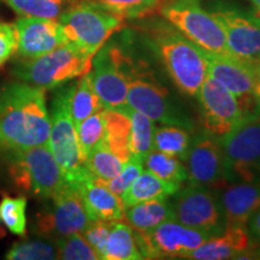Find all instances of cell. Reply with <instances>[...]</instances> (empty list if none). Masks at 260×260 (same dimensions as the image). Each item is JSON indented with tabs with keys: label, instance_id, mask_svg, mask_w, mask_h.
<instances>
[{
	"label": "cell",
	"instance_id": "cell-1",
	"mask_svg": "<svg viewBox=\"0 0 260 260\" xmlns=\"http://www.w3.org/2000/svg\"><path fill=\"white\" fill-rule=\"evenodd\" d=\"M50 132L46 89L23 81L0 87V151L48 145Z\"/></svg>",
	"mask_w": 260,
	"mask_h": 260
},
{
	"label": "cell",
	"instance_id": "cell-2",
	"mask_svg": "<svg viewBox=\"0 0 260 260\" xmlns=\"http://www.w3.org/2000/svg\"><path fill=\"white\" fill-rule=\"evenodd\" d=\"M152 44L178 89L187 95L198 96L209 76L205 52L180 31L169 27L157 29Z\"/></svg>",
	"mask_w": 260,
	"mask_h": 260
},
{
	"label": "cell",
	"instance_id": "cell-3",
	"mask_svg": "<svg viewBox=\"0 0 260 260\" xmlns=\"http://www.w3.org/2000/svg\"><path fill=\"white\" fill-rule=\"evenodd\" d=\"M5 155L12 183L37 199H51L68 183L48 145L6 152Z\"/></svg>",
	"mask_w": 260,
	"mask_h": 260
},
{
	"label": "cell",
	"instance_id": "cell-4",
	"mask_svg": "<svg viewBox=\"0 0 260 260\" xmlns=\"http://www.w3.org/2000/svg\"><path fill=\"white\" fill-rule=\"evenodd\" d=\"M59 23L68 42L94 57L113 32L124 25V18L89 0H81L60 14Z\"/></svg>",
	"mask_w": 260,
	"mask_h": 260
},
{
	"label": "cell",
	"instance_id": "cell-5",
	"mask_svg": "<svg viewBox=\"0 0 260 260\" xmlns=\"http://www.w3.org/2000/svg\"><path fill=\"white\" fill-rule=\"evenodd\" d=\"M92 60L93 57L67 42L44 56L18 61L12 74L25 83L54 89L90 71Z\"/></svg>",
	"mask_w": 260,
	"mask_h": 260
},
{
	"label": "cell",
	"instance_id": "cell-6",
	"mask_svg": "<svg viewBox=\"0 0 260 260\" xmlns=\"http://www.w3.org/2000/svg\"><path fill=\"white\" fill-rule=\"evenodd\" d=\"M73 86L58 90L52 99L51 132L48 146L63 172L65 181L76 188L89 171L80 153L76 128L70 112V94Z\"/></svg>",
	"mask_w": 260,
	"mask_h": 260
},
{
	"label": "cell",
	"instance_id": "cell-7",
	"mask_svg": "<svg viewBox=\"0 0 260 260\" xmlns=\"http://www.w3.org/2000/svg\"><path fill=\"white\" fill-rule=\"evenodd\" d=\"M160 14L172 27L207 53L233 56L225 34L211 12L203 9L200 0H172L161 6Z\"/></svg>",
	"mask_w": 260,
	"mask_h": 260
},
{
	"label": "cell",
	"instance_id": "cell-8",
	"mask_svg": "<svg viewBox=\"0 0 260 260\" xmlns=\"http://www.w3.org/2000/svg\"><path fill=\"white\" fill-rule=\"evenodd\" d=\"M219 140L228 183L255 182L260 176V113L246 117Z\"/></svg>",
	"mask_w": 260,
	"mask_h": 260
},
{
	"label": "cell",
	"instance_id": "cell-9",
	"mask_svg": "<svg viewBox=\"0 0 260 260\" xmlns=\"http://www.w3.org/2000/svg\"><path fill=\"white\" fill-rule=\"evenodd\" d=\"M47 201L32 223V232L38 236L57 241L61 237L82 233L90 223L79 190L71 184H65Z\"/></svg>",
	"mask_w": 260,
	"mask_h": 260
},
{
	"label": "cell",
	"instance_id": "cell-10",
	"mask_svg": "<svg viewBox=\"0 0 260 260\" xmlns=\"http://www.w3.org/2000/svg\"><path fill=\"white\" fill-rule=\"evenodd\" d=\"M205 52V51H204ZM209 76L225 87L236 98L246 116L260 113V73L258 65L235 56L205 52Z\"/></svg>",
	"mask_w": 260,
	"mask_h": 260
},
{
	"label": "cell",
	"instance_id": "cell-11",
	"mask_svg": "<svg viewBox=\"0 0 260 260\" xmlns=\"http://www.w3.org/2000/svg\"><path fill=\"white\" fill-rule=\"evenodd\" d=\"M132 63L125 54L113 47H102L93 57L90 76L104 109L124 113L129 109L128 84Z\"/></svg>",
	"mask_w": 260,
	"mask_h": 260
},
{
	"label": "cell",
	"instance_id": "cell-12",
	"mask_svg": "<svg viewBox=\"0 0 260 260\" xmlns=\"http://www.w3.org/2000/svg\"><path fill=\"white\" fill-rule=\"evenodd\" d=\"M128 105L144 113L153 122L177 125L184 129L193 128L190 118L172 102L168 90L153 79L139 75L136 68H130L128 84Z\"/></svg>",
	"mask_w": 260,
	"mask_h": 260
},
{
	"label": "cell",
	"instance_id": "cell-13",
	"mask_svg": "<svg viewBox=\"0 0 260 260\" xmlns=\"http://www.w3.org/2000/svg\"><path fill=\"white\" fill-rule=\"evenodd\" d=\"M134 234L144 259L186 258L212 236L210 233L193 229L175 219L167 220L148 232Z\"/></svg>",
	"mask_w": 260,
	"mask_h": 260
},
{
	"label": "cell",
	"instance_id": "cell-14",
	"mask_svg": "<svg viewBox=\"0 0 260 260\" xmlns=\"http://www.w3.org/2000/svg\"><path fill=\"white\" fill-rule=\"evenodd\" d=\"M198 99L203 113L205 133L216 139L233 132L246 118L239 102L218 81L207 76Z\"/></svg>",
	"mask_w": 260,
	"mask_h": 260
},
{
	"label": "cell",
	"instance_id": "cell-15",
	"mask_svg": "<svg viewBox=\"0 0 260 260\" xmlns=\"http://www.w3.org/2000/svg\"><path fill=\"white\" fill-rule=\"evenodd\" d=\"M172 205L174 219L193 229L217 235L224 229L219 199L210 188L189 186L178 190Z\"/></svg>",
	"mask_w": 260,
	"mask_h": 260
},
{
	"label": "cell",
	"instance_id": "cell-16",
	"mask_svg": "<svg viewBox=\"0 0 260 260\" xmlns=\"http://www.w3.org/2000/svg\"><path fill=\"white\" fill-rule=\"evenodd\" d=\"M189 186L216 188L228 183L219 140L205 133L190 144L186 160Z\"/></svg>",
	"mask_w": 260,
	"mask_h": 260
},
{
	"label": "cell",
	"instance_id": "cell-17",
	"mask_svg": "<svg viewBox=\"0 0 260 260\" xmlns=\"http://www.w3.org/2000/svg\"><path fill=\"white\" fill-rule=\"evenodd\" d=\"M211 14L225 34L230 53L239 59L258 64L260 60V18L229 9L217 10Z\"/></svg>",
	"mask_w": 260,
	"mask_h": 260
},
{
	"label": "cell",
	"instance_id": "cell-18",
	"mask_svg": "<svg viewBox=\"0 0 260 260\" xmlns=\"http://www.w3.org/2000/svg\"><path fill=\"white\" fill-rule=\"evenodd\" d=\"M17 32V51L24 59L38 58L68 40L59 21L54 18L22 17L15 22Z\"/></svg>",
	"mask_w": 260,
	"mask_h": 260
},
{
	"label": "cell",
	"instance_id": "cell-19",
	"mask_svg": "<svg viewBox=\"0 0 260 260\" xmlns=\"http://www.w3.org/2000/svg\"><path fill=\"white\" fill-rule=\"evenodd\" d=\"M90 222H119L124 218L122 199L103 181L88 174L76 186Z\"/></svg>",
	"mask_w": 260,
	"mask_h": 260
},
{
	"label": "cell",
	"instance_id": "cell-20",
	"mask_svg": "<svg viewBox=\"0 0 260 260\" xmlns=\"http://www.w3.org/2000/svg\"><path fill=\"white\" fill-rule=\"evenodd\" d=\"M224 228H247L251 217L260 207V184L256 182L232 183L219 198Z\"/></svg>",
	"mask_w": 260,
	"mask_h": 260
},
{
	"label": "cell",
	"instance_id": "cell-21",
	"mask_svg": "<svg viewBox=\"0 0 260 260\" xmlns=\"http://www.w3.org/2000/svg\"><path fill=\"white\" fill-rule=\"evenodd\" d=\"M252 248V241L247 228L225 226L222 233L211 236L206 241L186 255V259L223 260L243 258Z\"/></svg>",
	"mask_w": 260,
	"mask_h": 260
},
{
	"label": "cell",
	"instance_id": "cell-22",
	"mask_svg": "<svg viewBox=\"0 0 260 260\" xmlns=\"http://www.w3.org/2000/svg\"><path fill=\"white\" fill-rule=\"evenodd\" d=\"M180 188L181 184L161 180L148 170L142 171L121 197L123 207L126 209L147 200L167 199L168 197L176 194Z\"/></svg>",
	"mask_w": 260,
	"mask_h": 260
},
{
	"label": "cell",
	"instance_id": "cell-23",
	"mask_svg": "<svg viewBox=\"0 0 260 260\" xmlns=\"http://www.w3.org/2000/svg\"><path fill=\"white\" fill-rule=\"evenodd\" d=\"M124 218L134 232L145 233L174 219V210L167 199H153L124 209Z\"/></svg>",
	"mask_w": 260,
	"mask_h": 260
},
{
	"label": "cell",
	"instance_id": "cell-24",
	"mask_svg": "<svg viewBox=\"0 0 260 260\" xmlns=\"http://www.w3.org/2000/svg\"><path fill=\"white\" fill-rule=\"evenodd\" d=\"M103 259L105 260H139L142 258L136 242L134 230L128 224L115 222L107 237Z\"/></svg>",
	"mask_w": 260,
	"mask_h": 260
},
{
	"label": "cell",
	"instance_id": "cell-25",
	"mask_svg": "<svg viewBox=\"0 0 260 260\" xmlns=\"http://www.w3.org/2000/svg\"><path fill=\"white\" fill-rule=\"evenodd\" d=\"M104 113H105V132L100 142L122 159L129 160L132 157L129 149V117L122 112L107 109H104Z\"/></svg>",
	"mask_w": 260,
	"mask_h": 260
},
{
	"label": "cell",
	"instance_id": "cell-26",
	"mask_svg": "<svg viewBox=\"0 0 260 260\" xmlns=\"http://www.w3.org/2000/svg\"><path fill=\"white\" fill-rule=\"evenodd\" d=\"M104 109L92 83V76L88 71L84 74L77 84H73L70 94V112L75 128L90 115Z\"/></svg>",
	"mask_w": 260,
	"mask_h": 260
},
{
	"label": "cell",
	"instance_id": "cell-27",
	"mask_svg": "<svg viewBox=\"0 0 260 260\" xmlns=\"http://www.w3.org/2000/svg\"><path fill=\"white\" fill-rule=\"evenodd\" d=\"M130 121V153L142 160L153 151V121L144 113L129 109L124 112Z\"/></svg>",
	"mask_w": 260,
	"mask_h": 260
},
{
	"label": "cell",
	"instance_id": "cell-28",
	"mask_svg": "<svg viewBox=\"0 0 260 260\" xmlns=\"http://www.w3.org/2000/svg\"><path fill=\"white\" fill-rule=\"evenodd\" d=\"M190 136L187 129L165 124L153 129V151L186 160L190 147Z\"/></svg>",
	"mask_w": 260,
	"mask_h": 260
},
{
	"label": "cell",
	"instance_id": "cell-29",
	"mask_svg": "<svg viewBox=\"0 0 260 260\" xmlns=\"http://www.w3.org/2000/svg\"><path fill=\"white\" fill-rule=\"evenodd\" d=\"M126 161L99 142L86 158L84 167L98 180L109 181L118 176Z\"/></svg>",
	"mask_w": 260,
	"mask_h": 260
},
{
	"label": "cell",
	"instance_id": "cell-30",
	"mask_svg": "<svg viewBox=\"0 0 260 260\" xmlns=\"http://www.w3.org/2000/svg\"><path fill=\"white\" fill-rule=\"evenodd\" d=\"M144 164L148 171L164 181L177 184H182L187 181L186 167L176 157H171L158 151H152L145 158Z\"/></svg>",
	"mask_w": 260,
	"mask_h": 260
},
{
	"label": "cell",
	"instance_id": "cell-31",
	"mask_svg": "<svg viewBox=\"0 0 260 260\" xmlns=\"http://www.w3.org/2000/svg\"><path fill=\"white\" fill-rule=\"evenodd\" d=\"M8 260H53L58 259L56 242L48 239H34L15 242L6 253Z\"/></svg>",
	"mask_w": 260,
	"mask_h": 260
},
{
	"label": "cell",
	"instance_id": "cell-32",
	"mask_svg": "<svg viewBox=\"0 0 260 260\" xmlns=\"http://www.w3.org/2000/svg\"><path fill=\"white\" fill-rule=\"evenodd\" d=\"M27 205L28 199L23 195H5L0 203V220L16 236H24L27 233Z\"/></svg>",
	"mask_w": 260,
	"mask_h": 260
},
{
	"label": "cell",
	"instance_id": "cell-33",
	"mask_svg": "<svg viewBox=\"0 0 260 260\" xmlns=\"http://www.w3.org/2000/svg\"><path fill=\"white\" fill-rule=\"evenodd\" d=\"M105 132V113L104 109L90 115L88 118L76 126L77 140H79L80 153L84 162L93 148L102 141Z\"/></svg>",
	"mask_w": 260,
	"mask_h": 260
},
{
	"label": "cell",
	"instance_id": "cell-34",
	"mask_svg": "<svg viewBox=\"0 0 260 260\" xmlns=\"http://www.w3.org/2000/svg\"><path fill=\"white\" fill-rule=\"evenodd\" d=\"M10 8L23 17L57 19L61 14L64 0H4Z\"/></svg>",
	"mask_w": 260,
	"mask_h": 260
},
{
	"label": "cell",
	"instance_id": "cell-35",
	"mask_svg": "<svg viewBox=\"0 0 260 260\" xmlns=\"http://www.w3.org/2000/svg\"><path fill=\"white\" fill-rule=\"evenodd\" d=\"M107 11L123 18H135L147 15L160 5L162 0H89Z\"/></svg>",
	"mask_w": 260,
	"mask_h": 260
},
{
	"label": "cell",
	"instance_id": "cell-36",
	"mask_svg": "<svg viewBox=\"0 0 260 260\" xmlns=\"http://www.w3.org/2000/svg\"><path fill=\"white\" fill-rule=\"evenodd\" d=\"M58 259L64 260H96L100 259L98 253L87 242L81 233L61 237L57 240Z\"/></svg>",
	"mask_w": 260,
	"mask_h": 260
},
{
	"label": "cell",
	"instance_id": "cell-37",
	"mask_svg": "<svg viewBox=\"0 0 260 260\" xmlns=\"http://www.w3.org/2000/svg\"><path fill=\"white\" fill-rule=\"evenodd\" d=\"M142 171H144V160L132 155L129 160L126 161L123 170L119 172L118 176L112 178V180L103 182L110 190L113 191L117 197L121 198L124 194V191L134 183L136 178L141 175Z\"/></svg>",
	"mask_w": 260,
	"mask_h": 260
},
{
	"label": "cell",
	"instance_id": "cell-38",
	"mask_svg": "<svg viewBox=\"0 0 260 260\" xmlns=\"http://www.w3.org/2000/svg\"><path fill=\"white\" fill-rule=\"evenodd\" d=\"M113 223L95 220V222H90L88 225H87L86 229L81 233L84 239L87 240V242L92 246L94 251L98 253L100 259H103L107 237H109L110 230H111Z\"/></svg>",
	"mask_w": 260,
	"mask_h": 260
},
{
	"label": "cell",
	"instance_id": "cell-39",
	"mask_svg": "<svg viewBox=\"0 0 260 260\" xmlns=\"http://www.w3.org/2000/svg\"><path fill=\"white\" fill-rule=\"evenodd\" d=\"M17 51V32L15 24L0 23V65L6 63Z\"/></svg>",
	"mask_w": 260,
	"mask_h": 260
},
{
	"label": "cell",
	"instance_id": "cell-40",
	"mask_svg": "<svg viewBox=\"0 0 260 260\" xmlns=\"http://www.w3.org/2000/svg\"><path fill=\"white\" fill-rule=\"evenodd\" d=\"M247 225L249 226L248 228L249 233H251L256 240H260V207L258 209V211H256V212L251 217V219H249V222Z\"/></svg>",
	"mask_w": 260,
	"mask_h": 260
},
{
	"label": "cell",
	"instance_id": "cell-41",
	"mask_svg": "<svg viewBox=\"0 0 260 260\" xmlns=\"http://www.w3.org/2000/svg\"><path fill=\"white\" fill-rule=\"evenodd\" d=\"M251 3L254 5V8L256 9V11L260 14V0H251Z\"/></svg>",
	"mask_w": 260,
	"mask_h": 260
},
{
	"label": "cell",
	"instance_id": "cell-42",
	"mask_svg": "<svg viewBox=\"0 0 260 260\" xmlns=\"http://www.w3.org/2000/svg\"><path fill=\"white\" fill-rule=\"evenodd\" d=\"M256 65H258V69H259V73H260V60L258 61V64H256Z\"/></svg>",
	"mask_w": 260,
	"mask_h": 260
}]
</instances>
